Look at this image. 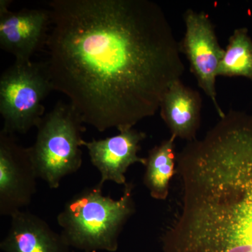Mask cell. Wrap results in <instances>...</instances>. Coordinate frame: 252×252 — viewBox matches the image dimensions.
I'll list each match as a JSON object with an SVG mask.
<instances>
[{
  "instance_id": "9",
  "label": "cell",
  "mask_w": 252,
  "mask_h": 252,
  "mask_svg": "<svg viewBox=\"0 0 252 252\" xmlns=\"http://www.w3.org/2000/svg\"><path fill=\"white\" fill-rule=\"evenodd\" d=\"M146 137L145 132L132 127L102 140H84L83 147L88 149L91 163L100 174L99 185L109 181L125 186L129 167L135 163L146 165L147 158L138 156Z\"/></svg>"
},
{
  "instance_id": "10",
  "label": "cell",
  "mask_w": 252,
  "mask_h": 252,
  "mask_svg": "<svg viewBox=\"0 0 252 252\" xmlns=\"http://www.w3.org/2000/svg\"><path fill=\"white\" fill-rule=\"evenodd\" d=\"M11 218L7 235L0 243L3 252H70L62 234L37 215L22 210Z\"/></svg>"
},
{
  "instance_id": "13",
  "label": "cell",
  "mask_w": 252,
  "mask_h": 252,
  "mask_svg": "<svg viewBox=\"0 0 252 252\" xmlns=\"http://www.w3.org/2000/svg\"><path fill=\"white\" fill-rule=\"evenodd\" d=\"M217 70V77L252 79V41L245 28L230 36Z\"/></svg>"
},
{
  "instance_id": "12",
  "label": "cell",
  "mask_w": 252,
  "mask_h": 252,
  "mask_svg": "<svg viewBox=\"0 0 252 252\" xmlns=\"http://www.w3.org/2000/svg\"><path fill=\"white\" fill-rule=\"evenodd\" d=\"M175 137L162 141L149 152L143 177L144 185L151 196L158 200H166L170 183L176 173Z\"/></svg>"
},
{
  "instance_id": "11",
  "label": "cell",
  "mask_w": 252,
  "mask_h": 252,
  "mask_svg": "<svg viewBox=\"0 0 252 252\" xmlns=\"http://www.w3.org/2000/svg\"><path fill=\"white\" fill-rule=\"evenodd\" d=\"M202 98L198 91L182 80L172 83L160 103V116L172 137L192 142L196 140L201 122Z\"/></svg>"
},
{
  "instance_id": "8",
  "label": "cell",
  "mask_w": 252,
  "mask_h": 252,
  "mask_svg": "<svg viewBox=\"0 0 252 252\" xmlns=\"http://www.w3.org/2000/svg\"><path fill=\"white\" fill-rule=\"evenodd\" d=\"M11 0L0 1V47L13 55L15 61L31 59L46 45L48 28L51 26L49 9L11 11Z\"/></svg>"
},
{
  "instance_id": "2",
  "label": "cell",
  "mask_w": 252,
  "mask_h": 252,
  "mask_svg": "<svg viewBox=\"0 0 252 252\" xmlns=\"http://www.w3.org/2000/svg\"><path fill=\"white\" fill-rule=\"evenodd\" d=\"M180 211L162 252H252V120L229 112L177 155Z\"/></svg>"
},
{
  "instance_id": "7",
  "label": "cell",
  "mask_w": 252,
  "mask_h": 252,
  "mask_svg": "<svg viewBox=\"0 0 252 252\" xmlns=\"http://www.w3.org/2000/svg\"><path fill=\"white\" fill-rule=\"evenodd\" d=\"M37 172L29 147L14 135L0 132V215L11 217L31 203L36 192Z\"/></svg>"
},
{
  "instance_id": "4",
  "label": "cell",
  "mask_w": 252,
  "mask_h": 252,
  "mask_svg": "<svg viewBox=\"0 0 252 252\" xmlns=\"http://www.w3.org/2000/svg\"><path fill=\"white\" fill-rule=\"evenodd\" d=\"M83 124L72 104L60 101L36 126L35 142L29 150L39 178L50 189L59 188L64 177L81 168Z\"/></svg>"
},
{
  "instance_id": "3",
  "label": "cell",
  "mask_w": 252,
  "mask_h": 252,
  "mask_svg": "<svg viewBox=\"0 0 252 252\" xmlns=\"http://www.w3.org/2000/svg\"><path fill=\"white\" fill-rule=\"evenodd\" d=\"M103 186L87 187L73 195L57 217L61 234L70 248L84 252H116L124 225L135 212L132 182L115 200Z\"/></svg>"
},
{
  "instance_id": "1",
  "label": "cell",
  "mask_w": 252,
  "mask_h": 252,
  "mask_svg": "<svg viewBox=\"0 0 252 252\" xmlns=\"http://www.w3.org/2000/svg\"><path fill=\"white\" fill-rule=\"evenodd\" d=\"M45 61L54 91L99 132L132 128L160 109L185 71L180 43L149 0H53Z\"/></svg>"
},
{
  "instance_id": "6",
  "label": "cell",
  "mask_w": 252,
  "mask_h": 252,
  "mask_svg": "<svg viewBox=\"0 0 252 252\" xmlns=\"http://www.w3.org/2000/svg\"><path fill=\"white\" fill-rule=\"evenodd\" d=\"M185 36L180 43L181 53L187 56L199 87L211 99L220 118L225 113L217 101V70L224 54L219 43L211 20L204 12L188 9L184 14Z\"/></svg>"
},
{
  "instance_id": "5",
  "label": "cell",
  "mask_w": 252,
  "mask_h": 252,
  "mask_svg": "<svg viewBox=\"0 0 252 252\" xmlns=\"http://www.w3.org/2000/svg\"><path fill=\"white\" fill-rule=\"evenodd\" d=\"M54 91L45 62L15 61L0 77L3 131L26 134L44 117L43 101Z\"/></svg>"
}]
</instances>
